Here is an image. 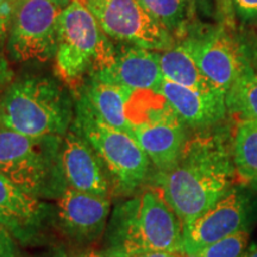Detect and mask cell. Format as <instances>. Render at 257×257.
<instances>
[{
  "instance_id": "6da1fadb",
  "label": "cell",
  "mask_w": 257,
  "mask_h": 257,
  "mask_svg": "<svg viewBox=\"0 0 257 257\" xmlns=\"http://www.w3.org/2000/svg\"><path fill=\"white\" fill-rule=\"evenodd\" d=\"M234 179L232 143L202 133L187 140L178 163L159 173L156 186L185 226L226 195Z\"/></svg>"
},
{
  "instance_id": "7a4b0ae2",
  "label": "cell",
  "mask_w": 257,
  "mask_h": 257,
  "mask_svg": "<svg viewBox=\"0 0 257 257\" xmlns=\"http://www.w3.org/2000/svg\"><path fill=\"white\" fill-rule=\"evenodd\" d=\"M184 223L159 186H147L112 211L106 233L108 257L150 251H182Z\"/></svg>"
},
{
  "instance_id": "3957f363",
  "label": "cell",
  "mask_w": 257,
  "mask_h": 257,
  "mask_svg": "<svg viewBox=\"0 0 257 257\" xmlns=\"http://www.w3.org/2000/svg\"><path fill=\"white\" fill-rule=\"evenodd\" d=\"M72 119L69 96L51 80H22L0 98V126L25 136L60 137Z\"/></svg>"
},
{
  "instance_id": "277c9868",
  "label": "cell",
  "mask_w": 257,
  "mask_h": 257,
  "mask_svg": "<svg viewBox=\"0 0 257 257\" xmlns=\"http://www.w3.org/2000/svg\"><path fill=\"white\" fill-rule=\"evenodd\" d=\"M61 138L30 137L0 126V173L37 198H59L67 187Z\"/></svg>"
},
{
  "instance_id": "5b68a950",
  "label": "cell",
  "mask_w": 257,
  "mask_h": 257,
  "mask_svg": "<svg viewBox=\"0 0 257 257\" xmlns=\"http://www.w3.org/2000/svg\"><path fill=\"white\" fill-rule=\"evenodd\" d=\"M96 18L80 0H73L57 25L56 70L74 88L86 73L91 78L110 66L115 50Z\"/></svg>"
},
{
  "instance_id": "8992f818",
  "label": "cell",
  "mask_w": 257,
  "mask_h": 257,
  "mask_svg": "<svg viewBox=\"0 0 257 257\" xmlns=\"http://www.w3.org/2000/svg\"><path fill=\"white\" fill-rule=\"evenodd\" d=\"M91 144L120 193H131L143 184L149 170V157L128 133L108 125L81 94L76 105L75 126Z\"/></svg>"
},
{
  "instance_id": "52a82bcc",
  "label": "cell",
  "mask_w": 257,
  "mask_h": 257,
  "mask_svg": "<svg viewBox=\"0 0 257 257\" xmlns=\"http://www.w3.org/2000/svg\"><path fill=\"white\" fill-rule=\"evenodd\" d=\"M130 134L149 160L163 173L173 168L181 156L187 136L165 96L155 91H134L126 105Z\"/></svg>"
},
{
  "instance_id": "ba28073f",
  "label": "cell",
  "mask_w": 257,
  "mask_h": 257,
  "mask_svg": "<svg viewBox=\"0 0 257 257\" xmlns=\"http://www.w3.org/2000/svg\"><path fill=\"white\" fill-rule=\"evenodd\" d=\"M66 0H18L12 12L9 48L18 61H47L55 55L57 25Z\"/></svg>"
},
{
  "instance_id": "9c48e42d",
  "label": "cell",
  "mask_w": 257,
  "mask_h": 257,
  "mask_svg": "<svg viewBox=\"0 0 257 257\" xmlns=\"http://www.w3.org/2000/svg\"><path fill=\"white\" fill-rule=\"evenodd\" d=\"M107 36L154 51L174 46L172 34L140 0H80Z\"/></svg>"
},
{
  "instance_id": "30bf717a",
  "label": "cell",
  "mask_w": 257,
  "mask_h": 257,
  "mask_svg": "<svg viewBox=\"0 0 257 257\" xmlns=\"http://www.w3.org/2000/svg\"><path fill=\"white\" fill-rule=\"evenodd\" d=\"M231 31L224 25L182 41L205 76L224 93L244 73L252 69L245 47Z\"/></svg>"
},
{
  "instance_id": "8fae6325",
  "label": "cell",
  "mask_w": 257,
  "mask_h": 257,
  "mask_svg": "<svg viewBox=\"0 0 257 257\" xmlns=\"http://www.w3.org/2000/svg\"><path fill=\"white\" fill-rule=\"evenodd\" d=\"M248 199L240 191L231 189L213 206L184 226L182 251L189 257L206 246L245 229Z\"/></svg>"
},
{
  "instance_id": "7c38bea8",
  "label": "cell",
  "mask_w": 257,
  "mask_h": 257,
  "mask_svg": "<svg viewBox=\"0 0 257 257\" xmlns=\"http://www.w3.org/2000/svg\"><path fill=\"white\" fill-rule=\"evenodd\" d=\"M60 157L67 186L110 199L111 181L107 170L91 144L75 128L64 136Z\"/></svg>"
},
{
  "instance_id": "4fadbf2b",
  "label": "cell",
  "mask_w": 257,
  "mask_h": 257,
  "mask_svg": "<svg viewBox=\"0 0 257 257\" xmlns=\"http://www.w3.org/2000/svg\"><path fill=\"white\" fill-rule=\"evenodd\" d=\"M110 199L67 186L57 198V214L63 229L79 242H93L104 233L110 217Z\"/></svg>"
},
{
  "instance_id": "5bb4252c",
  "label": "cell",
  "mask_w": 257,
  "mask_h": 257,
  "mask_svg": "<svg viewBox=\"0 0 257 257\" xmlns=\"http://www.w3.org/2000/svg\"><path fill=\"white\" fill-rule=\"evenodd\" d=\"M100 81L119 85L133 91H157L163 80L157 51L142 47H123L115 50L107 68L92 76Z\"/></svg>"
},
{
  "instance_id": "9a60e30c",
  "label": "cell",
  "mask_w": 257,
  "mask_h": 257,
  "mask_svg": "<svg viewBox=\"0 0 257 257\" xmlns=\"http://www.w3.org/2000/svg\"><path fill=\"white\" fill-rule=\"evenodd\" d=\"M156 92L165 96L180 119L191 127H210L227 113L226 93L221 91H194L163 79Z\"/></svg>"
},
{
  "instance_id": "2e32d148",
  "label": "cell",
  "mask_w": 257,
  "mask_h": 257,
  "mask_svg": "<svg viewBox=\"0 0 257 257\" xmlns=\"http://www.w3.org/2000/svg\"><path fill=\"white\" fill-rule=\"evenodd\" d=\"M47 218V205L24 192L0 173V224L16 239L29 242L40 232Z\"/></svg>"
},
{
  "instance_id": "e0dca14e",
  "label": "cell",
  "mask_w": 257,
  "mask_h": 257,
  "mask_svg": "<svg viewBox=\"0 0 257 257\" xmlns=\"http://www.w3.org/2000/svg\"><path fill=\"white\" fill-rule=\"evenodd\" d=\"M133 89L107 83L92 78L91 83L82 93L101 119L115 128L130 134V123L126 117V105ZM131 135V134H130Z\"/></svg>"
},
{
  "instance_id": "ac0fdd59",
  "label": "cell",
  "mask_w": 257,
  "mask_h": 257,
  "mask_svg": "<svg viewBox=\"0 0 257 257\" xmlns=\"http://www.w3.org/2000/svg\"><path fill=\"white\" fill-rule=\"evenodd\" d=\"M163 79L200 92L219 91L210 82L184 42L159 53Z\"/></svg>"
},
{
  "instance_id": "d6986e66",
  "label": "cell",
  "mask_w": 257,
  "mask_h": 257,
  "mask_svg": "<svg viewBox=\"0 0 257 257\" xmlns=\"http://www.w3.org/2000/svg\"><path fill=\"white\" fill-rule=\"evenodd\" d=\"M232 157L238 178L257 188V121H238L233 135Z\"/></svg>"
},
{
  "instance_id": "ffe728a7",
  "label": "cell",
  "mask_w": 257,
  "mask_h": 257,
  "mask_svg": "<svg viewBox=\"0 0 257 257\" xmlns=\"http://www.w3.org/2000/svg\"><path fill=\"white\" fill-rule=\"evenodd\" d=\"M227 112L239 120L257 121V73L250 69L233 82L226 93Z\"/></svg>"
},
{
  "instance_id": "44dd1931",
  "label": "cell",
  "mask_w": 257,
  "mask_h": 257,
  "mask_svg": "<svg viewBox=\"0 0 257 257\" xmlns=\"http://www.w3.org/2000/svg\"><path fill=\"white\" fill-rule=\"evenodd\" d=\"M140 2L170 34L181 30L187 15L186 0H140Z\"/></svg>"
},
{
  "instance_id": "7402d4cb",
  "label": "cell",
  "mask_w": 257,
  "mask_h": 257,
  "mask_svg": "<svg viewBox=\"0 0 257 257\" xmlns=\"http://www.w3.org/2000/svg\"><path fill=\"white\" fill-rule=\"evenodd\" d=\"M250 234L242 229L211 244L191 257H243L248 248Z\"/></svg>"
},
{
  "instance_id": "603a6c76",
  "label": "cell",
  "mask_w": 257,
  "mask_h": 257,
  "mask_svg": "<svg viewBox=\"0 0 257 257\" xmlns=\"http://www.w3.org/2000/svg\"><path fill=\"white\" fill-rule=\"evenodd\" d=\"M0 257H19L15 237L0 224Z\"/></svg>"
},
{
  "instance_id": "cb8c5ba5",
  "label": "cell",
  "mask_w": 257,
  "mask_h": 257,
  "mask_svg": "<svg viewBox=\"0 0 257 257\" xmlns=\"http://www.w3.org/2000/svg\"><path fill=\"white\" fill-rule=\"evenodd\" d=\"M234 11L243 21L257 19V0H232Z\"/></svg>"
},
{
  "instance_id": "d4e9b609",
  "label": "cell",
  "mask_w": 257,
  "mask_h": 257,
  "mask_svg": "<svg viewBox=\"0 0 257 257\" xmlns=\"http://www.w3.org/2000/svg\"><path fill=\"white\" fill-rule=\"evenodd\" d=\"M218 10L223 19L225 27H227L231 30L236 29V11L232 0H216Z\"/></svg>"
},
{
  "instance_id": "484cf974",
  "label": "cell",
  "mask_w": 257,
  "mask_h": 257,
  "mask_svg": "<svg viewBox=\"0 0 257 257\" xmlns=\"http://www.w3.org/2000/svg\"><path fill=\"white\" fill-rule=\"evenodd\" d=\"M138 257H189L184 251H150Z\"/></svg>"
},
{
  "instance_id": "4316f807",
  "label": "cell",
  "mask_w": 257,
  "mask_h": 257,
  "mask_svg": "<svg viewBox=\"0 0 257 257\" xmlns=\"http://www.w3.org/2000/svg\"><path fill=\"white\" fill-rule=\"evenodd\" d=\"M18 0H0V12L10 15L12 17V12Z\"/></svg>"
},
{
  "instance_id": "83f0119b",
  "label": "cell",
  "mask_w": 257,
  "mask_h": 257,
  "mask_svg": "<svg viewBox=\"0 0 257 257\" xmlns=\"http://www.w3.org/2000/svg\"><path fill=\"white\" fill-rule=\"evenodd\" d=\"M10 19H11V16L0 12V41L5 37L6 32H8Z\"/></svg>"
},
{
  "instance_id": "f1b7e54d",
  "label": "cell",
  "mask_w": 257,
  "mask_h": 257,
  "mask_svg": "<svg viewBox=\"0 0 257 257\" xmlns=\"http://www.w3.org/2000/svg\"><path fill=\"white\" fill-rule=\"evenodd\" d=\"M6 81V69L5 66L0 62V98H2V92H3V86Z\"/></svg>"
},
{
  "instance_id": "f546056e",
  "label": "cell",
  "mask_w": 257,
  "mask_h": 257,
  "mask_svg": "<svg viewBox=\"0 0 257 257\" xmlns=\"http://www.w3.org/2000/svg\"><path fill=\"white\" fill-rule=\"evenodd\" d=\"M243 257H257V248H253L244 253Z\"/></svg>"
},
{
  "instance_id": "4dcf8cb0",
  "label": "cell",
  "mask_w": 257,
  "mask_h": 257,
  "mask_svg": "<svg viewBox=\"0 0 257 257\" xmlns=\"http://www.w3.org/2000/svg\"><path fill=\"white\" fill-rule=\"evenodd\" d=\"M80 257H102V256H99L96 255V253H87V255H83V256H80Z\"/></svg>"
}]
</instances>
